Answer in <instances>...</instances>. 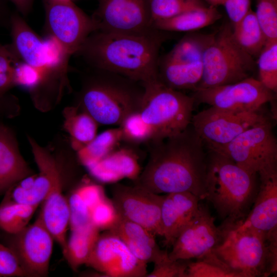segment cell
<instances>
[{"instance_id": "obj_1", "label": "cell", "mask_w": 277, "mask_h": 277, "mask_svg": "<svg viewBox=\"0 0 277 277\" xmlns=\"http://www.w3.org/2000/svg\"><path fill=\"white\" fill-rule=\"evenodd\" d=\"M147 145L148 160L135 185L156 194L188 192L205 199L207 152L191 124Z\"/></svg>"}, {"instance_id": "obj_2", "label": "cell", "mask_w": 277, "mask_h": 277, "mask_svg": "<svg viewBox=\"0 0 277 277\" xmlns=\"http://www.w3.org/2000/svg\"><path fill=\"white\" fill-rule=\"evenodd\" d=\"M165 31L153 29L143 33L96 30L75 53L90 68L108 71L143 84L158 80L159 51L167 37Z\"/></svg>"}, {"instance_id": "obj_3", "label": "cell", "mask_w": 277, "mask_h": 277, "mask_svg": "<svg viewBox=\"0 0 277 277\" xmlns=\"http://www.w3.org/2000/svg\"><path fill=\"white\" fill-rule=\"evenodd\" d=\"M144 85L123 75L90 68L77 95V106L99 125L119 126L129 115L140 111Z\"/></svg>"}, {"instance_id": "obj_4", "label": "cell", "mask_w": 277, "mask_h": 277, "mask_svg": "<svg viewBox=\"0 0 277 277\" xmlns=\"http://www.w3.org/2000/svg\"><path fill=\"white\" fill-rule=\"evenodd\" d=\"M217 151L208 150L206 197L227 222L244 221L256 196V176Z\"/></svg>"}, {"instance_id": "obj_5", "label": "cell", "mask_w": 277, "mask_h": 277, "mask_svg": "<svg viewBox=\"0 0 277 277\" xmlns=\"http://www.w3.org/2000/svg\"><path fill=\"white\" fill-rule=\"evenodd\" d=\"M243 221L223 222L213 252L242 277L276 275L277 241L268 243L263 232Z\"/></svg>"}, {"instance_id": "obj_6", "label": "cell", "mask_w": 277, "mask_h": 277, "mask_svg": "<svg viewBox=\"0 0 277 277\" xmlns=\"http://www.w3.org/2000/svg\"><path fill=\"white\" fill-rule=\"evenodd\" d=\"M143 85L145 93L139 112L152 130L151 142L176 134L191 124L195 102L193 96L169 88L159 80Z\"/></svg>"}, {"instance_id": "obj_7", "label": "cell", "mask_w": 277, "mask_h": 277, "mask_svg": "<svg viewBox=\"0 0 277 277\" xmlns=\"http://www.w3.org/2000/svg\"><path fill=\"white\" fill-rule=\"evenodd\" d=\"M254 65V58L235 42L232 27L225 24L214 33L204 51L202 77L196 89L241 81L250 77Z\"/></svg>"}, {"instance_id": "obj_8", "label": "cell", "mask_w": 277, "mask_h": 277, "mask_svg": "<svg viewBox=\"0 0 277 277\" xmlns=\"http://www.w3.org/2000/svg\"><path fill=\"white\" fill-rule=\"evenodd\" d=\"M213 151L226 155L253 174L277 165V141L266 116L227 145Z\"/></svg>"}, {"instance_id": "obj_9", "label": "cell", "mask_w": 277, "mask_h": 277, "mask_svg": "<svg viewBox=\"0 0 277 277\" xmlns=\"http://www.w3.org/2000/svg\"><path fill=\"white\" fill-rule=\"evenodd\" d=\"M46 32L69 56L77 51L88 36L97 30L91 17L71 0H45Z\"/></svg>"}, {"instance_id": "obj_10", "label": "cell", "mask_w": 277, "mask_h": 277, "mask_svg": "<svg viewBox=\"0 0 277 277\" xmlns=\"http://www.w3.org/2000/svg\"><path fill=\"white\" fill-rule=\"evenodd\" d=\"M256 112H234L210 106L193 115L191 125L208 150L222 148L263 119Z\"/></svg>"}, {"instance_id": "obj_11", "label": "cell", "mask_w": 277, "mask_h": 277, "mask_svg": "<svg viewBox=\"0 0 277 277\" xmlns=\"http://www.w3.org/2000/svg\"><path fill=\"white\" fill-rule=\"evenodd\" d=\"M195 102L234 112H256L275 98V93L259 80L248 77L241 81L208 88L197 89Z\"/></svg>"}, {"instance_id": "obj_12", "label": "cell", "mask_w": 277, "mask_h": 277, "mask_svg": "<svg viewBox=\"0 0 277 277\" xmlns=\"http://www.w3.org/2000/svg\"><path fill=\"white\" fill-rule=\"evenodd\" d=\"M112 201L118 214L146 228L155 235L163 236L161 207L165 195L153 193L134 184L113 183Z\"/></svg>"}, {"instance_id": "obj_13", "label": "cell", "mask_w": 277, "mask_h": 277, "mask_svg": "<svg viewBox=\"0 0 277 277\" xmlns=\"http://www.w3.org/2000/svg\"><path fill=\"white\" fill-rule=\"evenodd\" d=\"M7 234L6 245L14 252L28 276H47L54 240L40 214L18 233Z\"/></svg>"}, {"instance_id": "obj_14", "label": "cell", "mask_w": 277, "mask_h": 277, "mask_svg": "<svg viewBox=\"0 0 277 277\" xmlns=\"http://www.w3.org/2000/svg\"><path fill=\"white\" fill-rule=\"evenodd\" d=\"M150 0H98L91 17L97 30L114 33H143L154 29Z\"/></svg>"}, {"instance_id": "obj_15", "label": "cell", "mask_w": 277, "mask_h": 277, "mask_svg": "<svg viewBox=\"0 0 277 277\" xmlns=\"http://www.w3.org/2000/svg\"><path fill=\"white\" fill-rule=\"evenodd\" d=\"M105 276H146L147 264L137 259L126 244L108 231L100 234L86 264Z\"/></svg>"}, {"instance_id": "obj_16", "label": "cell", "mask_w": 277, "mask_h": 277, "mask_svg": "<svg viewBox=\"0 0 277 277\" xmlns=\"http://www.w3.org/2000/svg\"><path fill=\"white\" fill-rule=\"evenodd\" d=\"M208 207L200 204L193 220L181 231L168 253L171 260L200 259L213 251L221 240V230Z\"/></svg>"}, {"instance_id": "obj_17", "label": "cell", "mask_w": 277, "mask_h": 277, "mask_svg": "<svg viewBox=\"0 0 277 277\" xmlns=\"http://www.w3.org/2000/svg\"><path fill=\"white\" fill-rule=\"evenodd\" d=\"M9 27L12 51L23 63L48 75L60 65L61 52L56 55L17 13L11 14Z\"/></svg>"}, {"instance_id": "obj_18", "label": "cell", "mask_w": 277, "mask_h": 277, "mask_svg": "<svg viewBox=\"0 0 277 277\" xmlns=\"http://www.w3.org/2000/svg\"><path fill=\"white\" fill-rule=\"evenodd\" d=\"M259 186L243 224L263 232L267 241L277 239V165L258 173Z\"/></svg>"}, {"instance_id": "obj_19", "label": "cell", "mask_w": 277, "mask_h": 277, "mask_svg": "<svg viewBox=\"0 0 277 277\" xmlns=\"http://www.w3.org/2000/svg\"><path fill=\"white\" fill-rule=\"evenodd\" d=\"M188 192L166 194L161 207V222L164 244L172 246L181 231L193 220L199 210L200 201Z\"/></svg>"}, {"instance_id": "obj_20", "label": "cell", "mask_w": 277, "mask_h": 277, "mask_svg": "<svg viewBox=\"0 0 277 277\" xmlns=\"http://www.w3.org/2000/svg\"><path fill=\"white\" fill-rule=\"evenodd\" d=\"M62 175L57 163L52 173L48 193L43 202L39 214L54 240L61 246L63 253L66 248L67 231L69 226L70 209L68 199L63 193Z\"/></svg>"}, {"instance_id": "obj_21", "label": "cell", "mask_w": 277, "mask_h": 277, "mask_svg": "<svg viewBox=\"0 0 277 277\" xmlns=\"http://www.w3.org/2000/svg\"><path fill=\"white\" fill-rule=\"evenodd\" d=\"M34 159L39 170L32 185L24 188L17 183L6 192L14 202L26 205L37 206L46 199L51 184L52 173L57 162L52 155L28 137Z\"/></svg>"}, {"instance_id": "obj_22", "label": "cell", "mask_w": 277, "mask_h": 277, "mask_svg": "<svg viewBox=\"0 0 277 277\" xmlns=\"http://www.w3.org/2000/svg\"><path fill=\"white\" fill-rule=\"evenodd\" d=\"M108 231L118 237L132 253L144 263L155 264L168 258L167 251L160 248L154 234L119 214L115 223Z\"/></svg>"}, {"instance_id": "obj_23", "label": "cell", "mask_w": 277, "mask_h": 277, "mask_svg": "<svg viewBox=\"0 0 277 277\" xmlns=\"http://www.w3.org/2000/svg\"><path fill=\"white\" fill-rule=\"evenodd\" d=\"M87 169L97 181L111 184L124 178L135 181L141 172L137 154L128 147H118Z\"/></svg>"}, {"instance_id": "obj_24", "label": "cell", "mask_w": 277, "mask_h": 277, "mask_svg": "<svg viewBox=\"0 0 277 277\" xmlns=\"http://www.w3.org/2000/svg\"><path fill=\"white\" fill-rule=\"evenodd\" d=\"M31 174L12 131L0 124V194Z\"/></svg>"}, {"instance_id": "obj_25", "label": "cell", "mask_w": 277, "mask_h": 277, "mask_svg": "<svg viewBox=\"0 0 277 277\" xmlns=\"http://www.w3.org/2000/svg\"><path fill=\"white\" fill-rule=\"evenodd\" d=\"M106 197L103 186L95 183H84L74 189L68 199L71 230L91 224L92 209Z\"/></svg>"}, {"instance_id": "obj_26", "label": "cell", "mask_w": 277, "mask_h": 277, "mask_svg": "<svg viewBox=\"0 0 277 277\" xmlns=\"http://www.w3.org/2000/svg\"><path fill=\"white\" fill-rule=\"evenodd\" d=\"M214 33H189L183 36L166 55L159 57L160 63L191 66L203 62L204 51Z\"/></svg>"}, {"instance_id": "obj_27", "label": "cell", "mask_w": 277, "mask_h": 277, "mask_svg": "<svg viewBox=\"0 0 277 277\" xmlns=\"http://www.w3.org/2000/svg\"><path fill=\"white\" fill-rule=\"evenodd\" d=\"M221 17L215 7L205 6L171 18L155 21L152 27L163 31L190 32L210 25Z\"/></svg>"}, {"instance_id": "obj_28", "label": "cell", "mask_w": 277, "mask_h": 277, "mask_svg": "<svg viewBox=\"0 0 277 277\" xmlns=\"http://www.w3.org/2000/svg\"><path fill=\"white\" fill-rule=\"evenodd\" d=\"M64 128L70 136L72 148L77 151L96 136L98 124L88 113L77 106L64 110Z\"/></svg>"}, {"instance_id": "obj_29", "label": "cell", "mask_w": 277, "mask_h": 277, "mask_svg": "<svg viewBox=\"0 0 277 277\" xmlns=\"http://www.w3.org/2000/svg\"><path fill=\"white\" fill-rule=\"evenodd\" d=\"M100 230L92 224L71 230L63 255L71 268L76 270L86 264L100 235Z\"/></svg>"}, {"instance_id": "obj_30", "label": "cell", "mask_w": 277, "mask_h": 277, "mask_svg": "<svg viewBox=\"0 0 277 277\" xmlns=\"http://www.w3.org/2000/svg\"><path fill=\"white\" fill-rule=\"evenodd\" d=\"M121 142L122 133L119 127L106 130L76 152L77 160L87 168L119 147Z\"/></svg>"}, {"instance_id": "obj_31", "label": "cell", "mask_w": 277, "mask_h": 277, "mask_svg": "<svg viewBox=\"0 0 277 277\" xmlns=\"http://www.w3.org/2000/svg\"><path fill=\"white\" fill-rule=\"evenodd\" d=\"M232 34L238 44L252 57H258L267 40L251 9L232 25Z\"/></svg>"}, {"instance_id": "obj_32", "label": "cell", "mask_w": 277, "mask_h": 277, "mask_svg": "<svg viewBox=\"0 0 277 277\" xmlns=\"http://www.w3.org/2000/svg\"><path fill=\"white\" fill-rule=\"evenodd\" d=\"M37 207L16 203L6 192L0 203V229L7 234L18 233L28 225Z\"/></svg>"}, {"instance_id": "obj_33", "label": "cell", "mask_w": 277, "mask_h": 277, "mask_svg": "<svg viewBox=\"0 0 277 277\" xmlns=\"http://www.w3.org/2000/svg\"><path fill=\"white\" fill-rule=\"evenodd\" d=\"M186 277H242L212 251L194 262L189 261Z\"/></svg>"}, {"instance_id": "obj_34", "label": "cell", "mask_w": 277, "mask_h": 277, "mask_svg": "<svg viewBox=\"0 0 277 277\" xmlns=\"http://www.w3.org/2000/svg\"><path fill=\"white\" fill-rule=\"evenodd\" d=\"M259 81L268 89L277 91V40L267 41L258 56Z\"/></svg>"}, {"instance_id": "obj_35", "label": "cell", "mask_w": 277, "mask_h": 277, "mask_svg": "<svg viewBox=\"0 0 277 277\" xmlns=\"http://www.w3.org/2000/svg\"><path fill=\"white\" fill-rule=\"evenodd\" d=\"M206 6L202 0H150L153 22L165 19Z\"/></svg>"}, {"instance_id": "obj_36", "label": "cell", "mask_w": 277, "mask_h": 277, "mask_svg": "<svg viewBox=\"0 0 277 277\" xmlns=\"http://www.w3.org/2000/svg\"><path fill=\"white\" fill-rule=\"evenodd\" d=\"M118 127L121 130L122 141L129 146L147 144L152 141V130L143 120L139 111L129 115Z\"/></svg>"}, {"instance_id": "obj_37", "label": "cell", "mask_w": 277, "mask_h": 277, "mask_svg": "<svg viewBox=\"0 0 277 277\" xmlns=\"http://www.w3.org/2000/svg\"><path fill=\"white\" fill-rule=\"evenodd\" d=\"M256 2L255 14L267 40H277V0Z\"/></svg>"}, {"instance_id": "obj_38", "label": "cell", "mask_w": 277, "mask_h": 277, "mask_svg": "<svg viewBox=\"0 0 277 277\" xmlns=\"http://www.w3.org/2000/svg\"><path fill=\"white\" fill-rule=\"evenodd\" d=\"M19 61L9 45L0 43V99L15 85V68Z\"/></svg>"}, {"instance_id": "obj_39", "label": "cell", "mask_w": 277, "mask_h": 277, "mask_svg": "<svg viewBox=\"0 0 277 277\" xmlns=\"http://www.w3.org/2000/svg\"><path fill=\"white\" fill-rule=\"evenodd\" d=\"M118 215L112 200L106 197L92 209L90 223L100 230H108L115 223Z\"/></svg>"}, {"instance_id": "obj_40", "label": "cell", "mask_w": 277, "mask_h": 277, "mask_svg": "<svg viewBox=\"0 0 277 277\" xmlns=\"http://www.w3.org/2000/svg\"><path fill=\"white\" fill-rule=\"evenodd\" d=\"M28 276L14 252L0 243V277Z\"/></svg>"}, {"instance_id": "obj_41", "label": "cell", "mask_w": 277, "mask_h": 277, "mask_svg": "<svg viewBox=\"0 0 277 277\" xmlns=\"http://www.w3.org/2000/svg\"><path fill=\"white\" fill-rule=\"evenodd\" d=\"M189 260H171L169 257L154 264L151 272L147 277H186V270Z\"/></svg>"}, {"instance_id": "obj_42", "label": "cell", "mask_w": 277, "mask_h": 277, "mask_svg": "<svg viewBox=\"0 0 277 277\" xmlns=\"http://www.w3.org/2000/svg\"><path fill=\"white\" fill-rule=\"evenodd\" d=\"M223 5L232 25L240 22L251 9L250 0H225Z\"/></svg>"}, {"instance_id": "obj_43", "label": "cell", "mask_w": 277, "mask_h": 277, "mask_svg": "<svg viewBox=\"0 0 277 277\" xmlns=\"http://www.w3.org/2000/svg\"><path fill=\"white\" fill-rule=\"evenodd\" d=\"M15 6L18 11L23 16H27L30 12L34 0H10Z\"/></svg>"}, {"instance_id": "obj_44", "label": "cell", "mask_w": 277, "mask_h": 277, "mask_svg": "<svg viewBox=\"0 0 277 277\" xmlns=\"http://www.w3.org/2000/svg\"><path fill=\"white\" fill-rule=\"evenodd\" d=\"M10 16L3 1L0 0V25L9 27Z\"/></svg>"}, {"instance_id": "obj_45", "label": "cell", "mask_w": 277, "mask_h": 277, "mask_svg": "<svg viewBox=\"0 0 277 277\" xmlns=\"http://www.w3.org/2000/svg\"><path fill=\"white\" fill-rule=\"evenodd\" d=\"M206 3H207L210 6L216 7L219 5H221L223 4V3L225 0H204Z\"/></svg>"}, {"instance_id": "obj_46", "label": "cell", "mask_w": 277, "mask_h": 277, "mask_svg": "<svg viewBox=\"0 0 277 277\" xmlns=\"http://www.w3.org/2000/svg\"><path fill=\"white\" fill-rule=\"evenodd\" d=\"M6 101V96H4L2 98L0 99V114L2 111V109H3V106L4 103Z\"/></svg>"}]
</instances>
